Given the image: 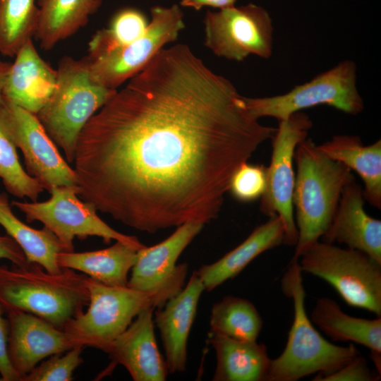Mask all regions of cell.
<instances>
[{"label": "cell", "instance_id": "obj_15", "mask_svg": "<svg viewBox=\"0 0 381 381\" xmlns=\"http://www.w3.org/2000/svg\"><path fill=\"white\" fill-rule=\"evenodd\" d=\"M8 353L12 367L22 378L38 363L76 346H83L75 336L60 329L33 314L10 310Z\"/></svg>", "mask_w": 381, "mask_h": 381}, {"label": "cell", "instance_id": "obj_10", "mask_svg": "<svg viewBox=\"0 0 381 381\" xmlns=\"http://www.w3.org/2000/svg\"><path fill=\"white\" fill-rule=\"evenodd\" d=\"M151 21L144 35L126 45L85 59L92 75L104 87L116 90L139 73L167 44L176 41L185 28L178 5L151 8Z\"/></svg>", "mask_w": 381, "mask_h": 381}, {"label": "cell", "instance_id": "obj_4", "mask_svg": "<svg viewBox=\"0 0 381 381\" xmlns=\"http://www.w3.org/2000/svg\"><path fill=\"white\" fill-rule=\"evenodd\" d=\"M293 303V321L282 353L270 361L266 381H297L334 372L360 353L353 343L334 344L316 329L306 309V291L298 259L292 258L281 281Z\"/></svg>", "mask_w": 381, "mask_h": 381}, {"label": "cell", "instance_id": "obj_32", "mask_svg": "<svg viewBox=\"0 0 381 381\" xmlns=\"http://www.w3.org/2000/svg\"><path fill=\"white\" fill-rule=\"evenodd\" d=\"M267 185V167L259 164L240 165L231 177L229 191L238 201L249 202L261 198Z\"/></svg>", "mask_w": 381, "mask_h": 381}, {"label": "cell", "instance_id": "obj_2", "mask_svg": "<svg viewBox=\"0 0 381 381\" xmlns=\"http://www.w3.org/2000/svg\"><path fill=\"white\" fill-rule=\"evenodd\" d=\"M293 205L298 232L292 258L298 259L327 231L344 186L355 179L344 164L323 154L310 138L295 150Z\"/></svg>", "mask_w": 381, "mask_h": 381}, {"label": "cell", "instance_id": "obj_12", "mask_svg": "<svg viewBox=\"0 0 381 381\" xmlns=\"http://www.w3.org/2000/svg\"><path fill=\"white\" fill-rule=\"evenodd\" d=\"M311 127L310 117L298 111L279 121V127L271 138L272 151L260 209L269 217H279L284 229V244L289 246H295L298 238L293 205L294 153Z\"/></svg>", "mask_w": 381, "mask_h": 381}, {"label": "cell", "instance_id": "obj_20", "mask_svg": "<svg viewBox=\"0 0 381 381\" xmlns=\"http://www.w3.org/2000/svg\"><path fill=\"white\" fill-rule=\"evenodd\" d=\"M269 218L265 223L256 226L236 248L217 261L195 271L205 291H212L234 278L258 256L284 244V229L281 219L278 216Z\"/></svg>", "mask_w": 381, "mask_h": 381}, {"label": "cell", "instance_id": "obj_21", "mask_svg": "<svg viewBox=\"0 0 381 381\" xmlns=\"http://www.w3.org/2000/svg\"><path fill=\"white\" fill-rule=\"evenodd\" d=\"M216 355L214 381H266L271 358L265 344L210 334Z\"/></svg>", "mask_w": 381, "mask_h": 381}, {"label": "cell", "instance_id": "obj_11", "mask_svg": "<svg viewBox=\"0 0 381 381\" xmlns=\"http://www.w3.org/2000/svg\"><path fill=\"white\" fill-rule=\"evenodd\" d=\"M0 127L23 155L27 173L47 191L77 185L74 169L60 154L36 114L4 98Z\"/></svg>", "mask_w": 381, "mask_h": 381}, {"label": "cell", "instance_id": "obj_18", "mask_svg": "<svg viewBox=\"0 0 381 381\" xmlns=\"http://www.w3.org/2000/svg\"><path fill=\"white\" fill-rule=\"evenodd\" d=\"M365 201L361 186L352 179L343 188L331 222L321 238L363 252L381 263V221L365 212Z\"/></svg>", "mask_w": 381, "mask_h": 381}, {"label": "cell", "instance_id": "obj_26", "mask_svg": "<svg viewBox=\"0 0 381 381\" xmlns=\"http://www.w3.org/2000/svg\"><path fill=\"white\" fill-rule=\"evenodd\" d=\"M0 225L20 247L28 262L51 273L62 271L58 255L64 250L56 236L44 226L36 229L20 220L13 212L8 197L4 192L0 193Z\"/></svg>", "mask_w": 381, "mask_h": 381}, {"label": "cell", "instance_id": "obj_6", "mask_svg": "<svg viewBox=\"0 0 381 381\" xmlns=\"http://www.w3.org/2000/svg\"><path fill=\"white\" fill-rule=\"evenodd\" d=\"M88 308L68 322L64 331L85 346L104 351L144 309L160 308L181 290L143 291L128 286H111L87 276Z\"/></svg>", "mask_w": 381, "mask_h": 381}, {"label": "cell", "instance_id": "obj_31", "mask_svg": "<svg viewBox=\"0 0 381 381\" xmlns=\"http://www.w3.org/2000/svg\"><path fill=\"white\" fill-rule=\"evenodd\" d=\"M83 346L49 356L37 365L21 381H70L75 370L81 364Z\"/></svg>", "mask_w": 381, "mask_h": 381}, {"label": "cell", "instance_id": "obj_28", "mask_svg": "<svg viewBox=\"0 0 381 381\" xmlns=\"http://www.w3.org/2000/svg\"><path fill=\"white\" fill-rule=\"evenodd\" d=\"M37 0H0V54L13 57L35 36Z\"/></svg>", "mask_w": 381, "mask_h": 381}, {"label": "cell", "instance_id": "obj_30", "mask_svg": "<svg viewBox=\"0 0 381 381\" xmlns=\"http://www.w3.org/2000/svg\"><path fill=\"white\" fill-rule=\"evenodd\" d=\"M0 179L12 195L37 201L43 187L22 167L16 147L0 127Z\"/></svg>", "mask_w": 381, "mask_h": 381}, {"label": "cell", "instance_id": "obj_19", "mask_svg": "<svg viewBox=\"0 0 381 381\" xmlns=\"http://www.w3.org/2000/svg\"><path fill=\"white\" fill-rule=\"evenodd\" d=\"M14 57L4 80L3 97L37 114L55 87L56 69L40 56L32 39Z\"/></svg>", "mask_w": 381, "mask_h": 381}, {"label": "cell", "instance_id": "obj_3", "mask_svg": "<svg viewBox=\"0 0 381 381\" xmlns=\"http://www.w3.org/2000/svg\"><path fill=\"white\" fill-rule=\"evenodd\" d=\"M88 303L87 276L73 270L54 274L34 262L0 265V305L5 312L29 313L64 330Z\"/></svg>", "mask_w": 381, "mask_h": 381}, {"label": "cell", "instance_id": "obj_34", "mask_svg": "<svg viewBox=\"0 0 381 381\" xmlns=\"http://www.w3.org/2000/svg\"><path fill=\"white\" fill-rule=\"evenodd\" d=\"M5 310L0 305V375L3 381H20V376L11 365L8 353L9 323L4 318Z\"/></svg>", "mask_w": 381, "mask_h": 381}, {"label": "cell", "instance_id": "obj_37", "mask_svg": "<svg viewBox=\"0 0 381 381\" xmlns=\"http://www.w3.org/2000/svg\"><path fill=\"white\" fill-rule=\"evenodd\" d=\"M11 63L3 61L0 59V105L2 104L4 97L2 95V86L5 76Z\"/></svg>", "mask_w": 381, "mask_h": 381}, {"label": "cell", "instance_id": "obj_36", "mask_svg": "<svg viewBox=\"0 0 381 381\" xmlns=\"http://www.w3.org/2000/svg\"><path fill=\"white\" fill-rule=\"evenodd\" d=\"M236 0H181L182 6L190 7L198 11L203 6H211L219 9L234 6Z\"/></svg>", "mask_w": 381, "mask_h": 381}, {"label": "cell", "instance_id": "obj_7", "mask_svg": "<svg viewBox=\"0 0 381 381\" xmlns=\"http://www.w3.org/2000/svg\"><path fill=\"white\" fill-rule=\"evenodd\" d=\"M303 272L329 284L350 306L381 317V263L366 253L317 241L298 258Z\"/></svg>", "mask_w": 381, "mask_h": 381}, {"label": "cell", "instance_id": "obj_17", "mask_svg": "<svg viewBox=\"0 0 381 381\" xmlns=\"http://www.w3.org/2000/svg\"><path fill=\"white\" fill-rule=\"evenodd\" d=\"M204 286L195 272L184 286L155 312L169 373L186 370L187 346Z\"/></svg>", "mask_w": 381, "mask_h": 381}, {"label": "cell", "instance_id": "obj_16", "mask_svg": "<svg viewBox=\"0 0 381 381\" xmlns=\"http://www.w3.org/2000/svg\"><path fill=\"white\" fill-rule=\"evenodd\" d=\"M155 310H142L103 351L123 365L135 381H164L169 374L155 338Z\"/></svg>", "mask_w": 381, "mask_h": 381}, {"label": "cell", "instance_id": "obj_23", "mask_svg": "<svg viewBox=\"0 0 381 381\" xmlns=\"http://www.w3.org/2000/svg\"><path fill=\"white\" fill-rule=\"evenodd\" d=\"M138 249L116 241L111 246L93 251H62L58 255L61 268L80 271L88 277L111 286H126Z\"/></svg>", "mask_w": 381, "mask_h": 381}, {"label": "cell", "instance_id": "obj_25", "mask_svg": "<svg viewBox=\"0 0 381 381\" xmlns=\"http://www.w3.org/2000/svg\"><path fill=\"white\" fill-rule=\"evenodd\" d=\"M102 0H37L35 36L42 49L49 50L85 26Z\"/></svg>", "mask_w": 381, "mask_h": 381}, {"label": "cell", "instance_id": "obj_27", "mask_svg": "<svg viewBox=\"0 0 381 381\" xmlns=\"http://www.w3.org/2000/svg\"><path fill=\"white\" fill-rule=\"evenodd\" d=\"M263 326L262 318L249 300L226 296L214 303L210 318V334L255 341Z\"/></svg>", "mask_w": 381, "mask_h": 381}, {"label": "cell", "instance_id": "obj_33", "mask_svg": "<svg viewBox=\"0 0 381 381\" xmlns=\"http://www.w3.org/2000/svg\"><path fill=\"white\" fill-rule=\"evenodd\" d=\"M381 375L373 373L360 353L333 373L316 375L313 381H378Z\"/></svg>", "mask_w": 381, "mask_h": 381}, {"label": "cell", "instance_id": "obj_29", "mask_svg": "<svg viewBox=\"0 0 381 381\" xmlns=\"http://www.w3.org/2000/svg\"><path fill=\"white\" fill-rule=\"evenodd\" d=\"M148 21L145 14L134 8L119 10L107 28L97 30L88 44V56L107 52L138 40L145 32Z\"/></svg>", "mask_w": 381, "mask_h": 381}, {"label": "cell", "instance_id": "obj_1", "mask_svg": "<svg viewBox=\"0 0 381 381\" xmlns=\"http://www.w3.org/2000/svg\"><path fill=\"white\" fill-rule=\"evenodd\" d=\"M276 130L188 45L162 49L81 131L78 195L144 232L206 224L234 172Z\"/></svg>", "mask_w": 381, "mask_h": 381}, {"label": "cell", "instance_id": "obj_24", "mask_svg": "<svg viewBox=\"0 0 381 381\" xmlns=\"http://www.w3.org/2000/svg\"><path fill=\"white\" fill-rule=\"evenodd\" d=\"M310 319L333 341L356 343L369 349L370 354H381V317H353L344 313L334 300L322 297L316 301Z\"/></svg>", "mask_w": 381, "mask_h": 381}, {"label": "cell", "instance_id": "obj_35", "mask_svg": "<svg viewBox=\"0 0 381 381\" xmlns=\"http://www.w3.org/2000/svg\"><path fill=\"white\" fill-rule=\"evenodd\" d=\"M0 259L8 260L18 267L25 266L30 262L20 247L8 235L0 236Z\"/></svg>", "mask_w": 381, "mask_h": 381}, {"label": "cell", "instance_id": "obj_9", "mask_svg": "<svg viewBox=\"0 0 381 381\" xmlns=\"http://www.w3.org/2000/svg\"><path fill=\"white\" fill-rule=\"evenodd\" d=\"M250 113L256 119L270 116L279 121L294 113L318 105H327L356 115L364 107L356 87V65L345 60L287 93L265 97H245Z\"/></svg>", "mask_w": 381, "mask_h": 381}, {"label": "cell", "instance_id": "obj_14", "mask_svg": "<svg viewBox=\"0 0 381 381\" xmlns=\"http://www.w3.org/2000/svg\"><path fill=\"white\" fill-rule=\"evenodd\" d=\"M204 225L198 221L186 222L162 242L138 250L127 286L147 292L181 290L185 285L188 265H176V261Z\"/></svg>", "mask_w": 381, "mask_h": 381}, {"label": "cell", "instance_id": "obj_8", "mask_svg": "<svg viewBox=\"0 0 381 381\" xmlns=\"http://www.w3.org/2000/svg\"><path fill=\"white\" fill-rule=\"evenodd\" d=\"M49 193L51 197L46 201L13 200L11 205L25 214L28 222L42 223L56 236L64 251H74L75 237L98 236L106 243L119 241L138 250L145 246L135 236L120 233L101 219L93 205L78 198L77 185L56 186Z\"/></svg>", "mask_w": 381, "mask_h": 381}, {"label": "cell", "instance_id": "obj_5", "mask_svg": "<svg viewBox=\"0 0 381 381\" xmlns=\"http://www.w3.org/2000/svg\"><path fill=\"white\" fill-rule=\"evenodd\" d=\"M55 87L36 116L61 148L66 162L74 161L78 136L92 116L116 93L92 75L84 58H61Z\"/></svg>", "mask_w": 381, "mask_h": 381}, {"label": "cell", "instance_id": "obj_13", "mask_svg": "<svg viewBox=\"0 0 381 381\" xmlns=\"http://www.w3.org/2000/svg\"><path fill=\"white\" fill-rule=\"evenodd\" d=\"M204 25L205 45L218 56L241 61L250 54L263 59L272 56V20L260 6L207 11Z\"/></svg>", "mask_w": 381, "mask_h": 381}, {"label": "cell", "instance_id": "obj_22", "mask_svg": "<svg viewBox=\"0 0 381 381\" xmlns=\"http://www.w3.org/2000/svg\"><path fill=\"white\" fill-rule=\"evenodd\" d=\"M327 157L338 161L356 171L364 183L365 201L381 208V140L365 145L356 135H334L318 145Z\"/></svg>", "mask_w": 381, "mask_h": 381}]
</instances>
